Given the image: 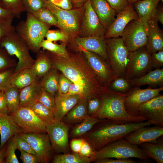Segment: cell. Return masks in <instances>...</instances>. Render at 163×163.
<instances>
[{"label":"cell","mask_w":163,"mask_h":163,"mask_svg":"<svg viewBox=\"0 0 163 163\" xmlns=\"http://www.w3.org/2000/svg\"><path fill=\"white\" fill-rule=\"evenodd\" d=\"M53 67L61 72L73 83L84 89L86 97H97L104 88L88 65L85 58L79 54L69 53L68 58L57 56L47 51Z\"/></svg>","instance_id":"6da1fadb"},{"label":"cell","mask_w":163,"mask_h":163,"mask_svg":"<svg viewBox=\"0 0 163 163\" xmlns=\"http://www.w3.org/2000/svg\"><path fill=\"white\" fill-rule=\"evenodd\" d=\"M151 125L148 120L121 123L108 119H102L82 137L96 151L111 142L124 138L137 129Z\"/></svg>","instance_id":"7a4b0ae2"},{"label":"cell","mask_w":163,"mask_h":163,"mask_svg":"<svg viewBox=\"0 0 163 163\" xmlns=\"http://www.w3.org/2000/svg\"><path fill=\"white\" fill-rule=\"evenodd\" d=\"M127 93L113 91L105 87L98 97L101 101V107L92 117L100 119H108L121 123L140 122L147 120L141 116L134 117L126 111L124 100Z\"/></svg>","instance_id":"3957f363"},{"label":"cell","mask_w":163,"mask_h":163,"mask_svg":"<svg viewBox=\"0 0 163 163\" xmlns=\"http://www.w3.org/2000/svg\"><path fill=\"white\" fill-rule=\"evenodd\" d=\"M50 27L40 21L32 14L27 12L26 20L19 22L15 30L27 43L30 50L37 53L40 50L41 43Z\"/></svg>","instance_id":"277c9868"},{"label":"cell","mask_w":163,"mask_h":163,"mask_svg":"<svg viewBox=\"0 0 163 163\" xmlns=\"http://www.w3.org/2000/svg\"><path fill=\"white\" fill-rule=\"evenodd\" d=\"M0 45L9 55L14 56L18 59L14 76L24 69L31 68L34 63L35 60L31 56L27 43L18 34L15 29L0 39Z\"/></svg>","instance_id":"5b68a950"},{"label":"cell","mask_w":163,"mask_h":163,"mask_svg":"<svg viewBox=\"0 0 163 163\" xmlns=\"http://www.w3.org/2000/svg\"><path fill=\"white\" fill-rule=\"evenodd\" d=\"M105 158H135L146 162L149 161L151 158L138 145L130 143L124 138L111 142L98 151H95V160Z\"/></svg>","instance_id":"8992f818"},{"label":"cell","mask_w":163,"mask_h":163,"mask_svg":"<svg viewBox=\"0 0 163 163\" xmlns=\"http://www.w3.org/2000/svg\"><path fill=\"white\" fill-rule=\"evenodd\" d=\"M45 7L54 14L60 30L66 34L69 38L79 36L82 19L83 6L70 10L60 8L45 0Z\"/></svg>","instance_id":"52a82bcc"},{"label":"cell","mask_w":163,"mask_h":163,"mask_svg":"<svg viewBox=\"0 0 163 163\" xmlns=\"http://www.w3.org/2000/svg\"><path fill=\"white\" fill-rule=\"evenodd\" d=\"M108 63L117 76L125 77L129 51L121 37L105 39Z\"/></svg>","instance_id":"ba28073f"},{"label":"cell","mask_w":163,"mask_h":163,"mask_svg":"<svg viewBox=\"0 0 163 163\" xmlns=\"http://www.w3.org/2000/svg\"><path fill=\"white\" fill-rule=\"evenodd\" d=\"M152 68L151 54L144 46L129 52L125 78L130 80L141 77L151 70Z\"/></svg>","instance_id":"9c48e42d"},{"label":"cell","mask_w":163,"mask_h":163,"mask_svg":"<svg viewBox=\"0 0 163 163\" xmlns=\"http://www.w3.org/2000/svg\"><path fill=\"white\" fill-rule=\"evenodd\" d=\"M148 25L138 20L129 22L125 28L121 38L129 52L146 46L148 39Z\"/></svg>","instance_id":"30bf717a"},{"label":"cell","mask_w":163,"mask_h":163,"mask_svg":"<svg viewBox=\"0 0 163 163\" xmlns=\"http://www.w3.org/2000/svg\"><path fill=\"white\" fill-rule=\"evenodd\" d=\"M8 114L24 133H47L46 123L28 107H20Z\"/></svg>","instance_id":"8fae6325"},{"label":"cell","mask_w":163,"mask_h":163,"mask_svg":"<svg viewBox=\"0 0 163 163\" xmlns=\"http://www.w3.org/2000/svg\"><path fill=\"white\" fill-rule=\"evenodd\" d=\"M81 52L88 65L96 75L103 86L108 87L111 82L117 77L107 62L98 55L77 47Z\"/></svg>","instance_id":"7c38bea8"},{"label":"cell","mask_w":163,"mask_h":163,"mask_svg":"<svg viewBox=\"0 0 163 163\" xmlns=\"http://www.w3.org/2000/svg\"><path fill=\"white\" fill-rule=\"evenodd\" d=\"M163 86L155 88L150 87L144 89L139 87H133L127 93L124 100L127 112L134 117H139L138 109L141 104L160 95Z\"/></svg>","instance_id":"4fadbf2b"},{"label":"cell","mask_w":163,"mask_h":163,"mask_svg":"<svg viewBox=\"0 0 163 163\" xmlns=\"http://www.w3.org/2000/svg\"><path fill=\"white\" fill-rule=\"evenodd\" d=\"M48 134L53 151L58 153H69V138L70 126L61 121L46 123Z\"/></svg>","instance_id":"5bb4252c"},{"label":"cell","mask_w":163,"mask_h":163,"mask_svg":"<svg viewBox=\"0 0 163 163\" xmlns=\"http://www.w3.org/2000/svg\"><path fill=\"white\" fill-rule=\"evenodd\" d=\"M83 6V12L79 36L104 38L106 30L93 9L90 0H87Z\"/></svg>","instance_id":"9a60e30c"},{"label":"cell","mask_w":163,"mask_h":163,"mask_svg":"<svg viewBox=\"0 0 163 163\" xmlns=\"http://www.w3.org/2000/svg\"><path fill=\"white\" fill-rule=\"evenodd\" d=\"M20 134L33 149L40 163H47L50 161L53 150L47 133H22Z\"/></svg>","instance_id":"2e32d148"},{"label":"cell","mask_w":163,"mask_h":163,"mask_svg":"<svg viewBox=\"0 0 163 163\" xmlns=\"http://www.w3.org/2000/svg\"><path fill=\"white\" fill-rule=\"evenodd\" d=\"M139 115L152 125L163 126V95L160 94L140 105Z\"/></svg>","instance_id":"e0dca14e"},{"label":"cell","mask_w":163,"mask_h":163,"mask_svg":"<svg viewBox=\"0 0 163 163\" xmlns=\"http://www.w3.org/2000/svg\"><path fill=\"white\" fill-rule=\"evenodd\" d=\"M163 135V126L155 125L142 126L131 132L124 138L136 145L145 142L155 143Z\"/></svg>","instance_id":"ac0fdd59"},{"label":"cell","mask_w":163,"mask_h":163,"mask_svg":"<svg viewBox=\"0 0 163 163\" xmlns=\"http://www.w3.org/2000/svg\"><path fill=\"white\" fill-rule=\"evenodd\" d=\"M137 13L132 4H129L117 17L106 30L104 38L108 39L121 37L127 25L133 20H138Z\"/></svg>","instance_id":"d6986e66"},{"label":"cell","mask_w":163,"mask_h":163,"mask_svg":"<svg viewBox=\"0 0 163 163\" xmlns=\"http://www.w3.org/2000/svg\"><path fill=\"white\" fill-rule=\"evenodd\" d=\"M72 39L77 47H81L87 50L98 55L108 63L105 38L77 36Z\"/></svg>","instance_id":"ffe728a7"},{"label":"cell","mask_w":163,"mask_h":163,"mask_svg":"<svg viewBox=\"0 0 163 163\" xmlns=\"http://www.w3.org/2000/svg\"><path fill=\"white\" fill-rule=\"evenodd\" d=\"M158 21L153 17L148 22V39L146 45L151 54L163 51V32L158 26Z\"/></svg>","instance_id":"44dd1931"},{"label":"cell","mask_w":163,"mask_h":163,"mask_svg":"<svg viewBox=\"0 0 163 163\" xmlns=\"http://www.w3.org/2000/svg\"><path fill=\"white\" fill-rule=\"evenodd\" d=\"M55 97L54 117L55 120L59 121H61L82 98L78 95H61L58 93L55 96Z\"/></svg>","instance_id":"7402d4cb"},{"label":"cell","mask_w":163,"mask_h":163,"mask_svg":"<svg viewBox=\"0 0 163 163\" xmlns=\"http://www.w3.org/2000/svg\"><path fill=\"white\" fill-rule=\"evenodd\" d=\"M90 2L101 23L107 30L115 18L116 11L106 0H90Z\"/></svg>","instance_id":"603a6c76"},{"label":"cell","mask_w":163,"mask_h":163,"mask_svg":"<svg viewBox=\"0 0 163 163\" xmlns=\"http://www.w3.org/2000/svg\"><path fill=\"white\" fill-rule=\"evenodd\" d=\"M24 133L8 115L0 113V148L6 144L12 137L18 134Z\"/></svg>","instance_id":"cb8c5ba5"},{"label":"cell","mask_w":163,"mask_h":163,"mask_svg":"<svg viewBox=\"0 0 163 163\" xmlns=\"http://www.w3.org/2000/svg\"><path fill=\"white\" fill-rule=\"evenodd\" d=\"M88 116L87 98L83 97L81 98L62 121L70 126L75 125L81 123Z\"/></svg>","instance_id":"d4e9b609"},{"label":"cell","mask_w":163,"mask_h":163,"mask_svg":"<svg viewBox=\"0 0 163 163\" xmlns=\"http://www.w3.org/2000/svg\"><path fill=\"white\" fill-rule=\"evenodd\" d=\"M161 0H140L133 4L138 17V20L147 23L155 16L159 2Z\"/></svg>","instance_id":"484cf974"},{"label":"cell","mask_w":163,"mask_h":163,"mask_svg":"<svg viewBox=\"0 0 163 163\" xmlns=\"http://www.w3.org/2000/svg\"><path fill=\"white\" fill-rule=\"evenodd\" d=\"M130 81L133 87H140L148 85L163 86V68L151 70L144 75Z\"/></svg>","instance_id":"4316f807"},{"label":"cell","mask_w":163,"mask_h":163,"mask_svg":"<svg viewBox=\"0 0 163 163\" xmlns=\"http://www.w3.org/2000/svg\"><path fill=\"white\" fill-rule=\"evenodd\" d=\"M42 86L40 80L19 90L20 107H28L37 100Z\"/></svg>","instance_id":"83f0119b"},{"label":"cell","mask_w":163,"mask_h":163,"mask_svg":"<svg viewBox=\"0 0 163 163\" xmlns=\"http://www.w3.org/2000/svg\"><path fill=\"white\" fill-rule=\"evenodd\" d=\"M52 61L46 51L40 50L31 69L39 79L42 78L53 67Z\"/></svg>","instance_id":"f1b7e54d"},{"label":"cell","mask_w":163,"mask_h":163,"mask_svg":"<svg viewBox=\"0 0 163 163\" xmlns=\"http://www.w3.org/2000/svg\"><path fill=\"white\" fill-rule=\"evenodd\" d=\"M58 71L56 68L53 67L40 80L42 87L54 96L58 93L59 75Z\"/></svg>","instance_id":"f546056e"},{"label":"cell","mask_w":163,"mask_h":163,"mask_svg":"<svg viewBox=\"0 0 163 163\" xmlns=\"http://www.w3.org/2000/svg\"><path fill=\"white\" fill-rule=\"evenodd\" d=\"M39 80L31 68H27L21 71L14 76L12 86L21 89Z\"/></svg>","instance_id":"4dcf8cb0"},{"label":"cell","mask_w":163,"mask_h":163,"mask_svg":"<svg viewBox=\"0 0 163 163\" xmlns=\"http://www.w3.org/2000/svg\"><path fill=\"white\" fill-rule=\"evenodd\" d=\"M102 119L88 116L81 123L74 126L69 132V137L73 139L82 137Z\"/></svg>","instance_id":"1f68e13d"},{"label":"cell","mask_w":163,"mask_h":163,"mask_svg":"<svg viewBox=\"0 0 163 163\" xmlns=\"http://www.w3.org/2000/svg\"><path fill=\"white\" fill-rule=\"evenodd\" d=\"M141 150L150 158L158 163H163V140L158 139L155 143L145 142L138 145Z\"/></svg>","instance_id":"d6a6232c"},{"label":"cell","mask_w":163,"mask_h":163,"mask_svg":"<svg viewBox=\"0 0 163 163\" xmlns=\"http://www.w3.org/2000/svg\"><path fill=\"white\" fill-rule=\"evenodd\" d=\"M27 107L45 123H50L55 120L53 110L46 107L38 100L32 102Z\"/></svg>","instance_id":"836d02e7"},{"label":"cell","mask_w":163,"mask_h":163,"mask_svg":"<svg viewBox=\"0 0 163 163\" xmlns=\"http://www.w3.org/2000/svg\"><path fill=\"white\" fill-rule=\"evenodd\" d=\"M53 163H90L94 162L92 158L83 157L73 153H59L55 155L52 161Z\"/></svg>","instance_id":"e575fe53"},{"label":"cell","mask_w":163,"mask_h":163,"mask_svg":"<svg viewBox=\"0 0 163 163\" xmlns=\"http://www.w3.org/2000/svg\"><path fill=\"white\" fill-rule=\"evenodd\" d=\"M20 89L11 87L4 92L8 113L14 112L20 107Z\"/></svg>","instance_id":"d590c367"},{"label":"cell","mask_w":163,"mask_h":163,"mask_svg":"<svg viewBox=\"0 0 163 163\" xmlns=\"http://www.w3.org/2000/svg\"><path fill=\"white\" fill-rule=\"evenodd\" d=\"M40 47L59 56L65 58L69 57V53L64 44H58L47 39H44L41 43Z\"/></svg>","instance_id":"8d00e7d4"},{"label":"cell","mask_w":163,"mask_h":163,"mask_svg":"<svg viewBox=\"0 0 163 163\" xmlns=\"http://www.w3.org/2000/svg\"><path fill=\"white\" fill-rule=\"evenodd\" d=\"M39 20L47 25L58 27V22L53 13L44 7L32 14Z\"/></svg>","instance_id":"74e56055"},{"label":"cell","mask_w":163,"mask_h":163,"mask_svg":"<svg viewBox=\"0 0 163 163\" xmlns=\"http://www.w3.org/2000/svg\"><path fill=\"white\" fill-rule=\"evenodd\" d=\"M133 87L130 80L125 77L117 76L111 82L108 88L115 92L126 93Z\"/></svg>","instance_id":"f35d334b"},{"label":"cell","mask_w":163,"mask_h":163,"mask_svg":"<svg viewBox=\"0 0 163 163\" xmlns=\"http://www.w3.org/2000/svg\"><path fill=\"white\" fill-rule=\"evenodd\" d=\"M4 7L9 10L14 18H20L25 11L21 0H1Z\"/></svg>","instance_id":"ab89813d"},{"label":"cell","mask_w":163,"mask_h":163,"mask_svg":"<svg viewBox=\"0 0 163 163\" xmlns=\"http://www.w3.org/2000/svg\"><path fill=\"white\" fill-rule=\"evenodd\" d=\"M17 65L16 60L0 45V72L15 67Z\"/></svg>","instance_id":"60d3db41"},{"label":"cell","mask_w":163,"mask_h":163,"mask_svg":"<svg viewBox=\"0 0 163 163\" xmlns=\"http://www.w3.org/2000/svg\"><path fill=\"white\" fill-rule=\"evenodd\" d=\"M14 69L12 68L0 72V91L5 92L12 86Z\"/></svg>","instance_id":"b9f144b4"},{"label":"cell","mask_w":163,"mask_h":163,"mask_svg":"<svg viewBox=\"0 0 163 163\" xmlns=\"http://www.w3.org/2000/svg\"><path fill=\"white\" fill-rule=\"evenodd\" d=\"M5 153L4 163H19L15 152L17 147L13 137L8 142Z\"/></svg>","instance_id":"7bdbcfd3"},{"label":"cell","mask_w":163,"mask_h":163,"mask_svg":"<svg viewBox=\"0 0 163 163\" xmlns=\"http://www.w3.org/2000/svg\"><path fill=\"white\" fill-rule=\"evenodd\" d=\"M25 11L33 14L45 7V0H21Z\"/></svg>","instance_id":"ee69618b"},{"label":"cell","mask_w":163,"mask_h":163,"mask_svg":"<svg viewBox=\"0 0 163 163\" xmlns=\"http://www.w3.org/2000/svg\"><path fill=\"white\" fill-rule=\"evenodd\" d=\"M45 37L52 42L61 41L66 42L69 39V37L61 30H49L46 33Z\"/></svg>","instance_id":"f6af8a7d"},{"label":"cell","mask_w":163,"mask_h":163,"mask_svg":"<svg viewBox=\"0 0 163 163\" xmlns=\"http://www.w3.org/2000/svg\"><path fill=\"white\" fill-rule=\"evenodd\" d=\"M37 100L46 107L54 110L55 106V96L42 87Z\"/></svg>","instance_id":"bcb514c9"},{"label":"cell","mask_w":163,"mask_h":163,"mask_svg":"<svg viewBox=\"0 0 163 163\" xmlns=\"http://www.w3.org/2000/svg\"><path fill=\"white\" fill-rule=\"evenodd\" d=\"M13 138L17 146V149L36 155L35 152L28 142L20 134L15 135L13 136Z\"/></svg>","instance_id":"7dc6e473"},{"label":"cell","mask_w":163,"mask_h":163,"mask_svg":"<svg viewBox=\"0 0 163 163\" xmlns=\"http://www.w3.org/2000/svg\"><path fill=\"white\" fill-rule=\"evenodd\" d=\"M14 18H0V39L15 29V27L12 25Z\"/></svg>","instance_id":"c3c4849f"},{"label":"cell","mask_w":163,"mask_h":163,"mask_svg":"<svg viewBox=\"0 0 163 163\" xmlns=\"http://www.w3.org/2000/svg\"><path fill=\"white\" fill-rule=\"evenodd\" d=\"M88 111L89 116H92L96 113L101 105V101L98 97L92 96L87 98Z\"/></svg>","instance_id":"681fc988"},{"label":"cell","mask_w":163,"mask_h":163,"mask_svg":"<svg viewBox=\"0 0 163 163\" xmlns=\"http://www.w3.org/2000/svg\"><path fill=\"white\" fill-rule=\"evenodd\" d=\"M72 82L62 73L59 74L58 93L61 95L67 94L69 86Z\"/></svg>","instance_id":"f907efd6"},{"label":"cell","mask_w":163,"mask_h":163,"mask_svg":"<svg viewBox=\"0 0 163 163\" xmlns=\"http://www.w3.org/2000/svg\"><path fill=\"white\" fill-rule=\"evenodd\" d=\"M78 154L84 157L92 158L94 162L95 160V151L85 139Z\"/></svg>","instance_id":"816d5d0a"},{"label":"cell","mask_w":163,"mask_h":163,"mask_svg":"<svg viewBox=\"0 0 163 163\" xmlns=\"http://www.w3.org/2000/svg\"><path fill=\"white\" fill-rule=\"evenodd\" d=\"M152 68L160 69L163 66V51L151 53Z\"/></svg>","instance_id":"f5cc1de1"},{"label":"cell","mask_w":163,"mask_h":163,"mask_svg":"<svg viewBox=\"0 0 163 163\" xmlns=\"http://www.w3.org/2000/svg\"><path fill=\"white\" fill-rule=\"evenodd\" d=\"M118 14L125 9L129 4L126 0H106Z\"/></svg>","instance_id":"db71d44e"},{"label":"cell","mask_w":163,"mask_h":163,"mask_svg":"<svg viewBox=\"0 0 163 163\" xmlns=\"http://www.w3.org/2000/svg\"><path fill=\"white\" fill-rule=\"evenodd\" d=\"M21 152L20 158L24 163H40V160L35 155L30 153L22 150Z\"/></svg>","instance_id":"11a10c76"},{"label":"cell","mask_w":163,"mask_h":163,"mask_svg":"<svg viewBox=\"0 0 163 163\" xmlns=\"http://www.w3.org/2000/svg\"><path fill=\"white\" fill-rule=\"evenodd\" d=\"M137 161L131 158L117 159L105 158L97 159L94 162L96 163H136Z\"/></svg>","instance_id":"9f6ffc18"},{"label":"cell","mask_w":163,"mask_h":163,"mask_svg":"<svg viewBox=\"0 0 163 163\" xmlns=\"http://www.w3.org/2000/svg\"><path fill=\"white\" fill-rule=\"evenodd\" d=\"M67 94L78 95L82 97H86L83 88L79 85L73 82L69 86Z\"/></svg>","instance_id":"6f0895ef"},{"label":"cell","mask_w":163,"mask_h":163,"mask_svg":"<svg viewBox=\"0 0 163 163\" xmlns=\"http://www.w3.org/2000/svg\"><path fill=\"white\" fill-rule=\"evenodd\" d=\"M56 6L64 9L70 10L74 8L71 0H48Z\"/></svg>","instance_id":"680465c9"},{"label":"cell","mask_w":163,"mask_h":163,"mask_svg":"<svg viewBox=\"0 0 163 163\" xmlns=\"http://www.w3.org/2000/svg\"><path fill=\"white\" fill-rule=\"evenodd\" d=\"M84 140L82 137L72 139L70 142V145L73 153L79 154Z\"/></svg>","instance_id":"91938a15"},{"label":"cell","mask_w":163,"mask_h":163,"mask_svg":"<svg viewBox=\"0 0 163 163\" xmlns=\"http://www.w3.org/2000/svg\"><path fill=\"white\" fill-rule=\"evenodd\" d=\"M0 113L8 114L5 96L4 92L0 91Z\"/></svg>","instance_id":"94428289"},{"label":"cell","mask_w":163,"mask_h":163,"mask_svg":"<svg viewBox=\"0 0 163 163\" xmlns=\"http://www.w3.org/2000/svg\"><path fill=\"white\" fill-rule=\"evenodd\" d=\"M13 18L14 17L12 13L8 10L5 8L2 3L0 2V18Z\"/></svg>","instance_id":"6125c7cd"},{"label":"cell","mask_w":163,"mask_h":163,"mask_svg":"<svg viewBox=\"0 0 163 163\" xmlns=\"http://www.w3.org/2000/svg\"><path fill=\"white\" fill-rule=\"evenodd\" d=\"M154 16L158 21L160 22L163 25V8L162 7H157Z\"/></svg>","instance_id":"be15d7a7"},{"label":"cell","mask_w":163,"mask_h":163,"mask_svg":"<svg viewBox=\"0 0 163 163\" xmlns=\"http://www.w3.org/2000/svg\"><path fill=\"white\" fill-rule=\"evenodd\" d=\"M74 8L82 7L84 3L88 0H71Z\"/></svg>","instance_id":"e7e4bbea"},{"label":"cell","mask_w":163,"mask_h":163,"mask_svg":"<svg viewBox=\"0 0 163 163\" xmlns=\"http://www.w3.org/2000/svg\"><path fill=\"white\" fill-rule=\"evenodd\" d=\"M7 144L2 148H0V163H4Z\"/></svg>","instance_id":"03108f58"},{"label":"cell","mask_w":163,"mask_h":163,"mask_svg":"<svg viewBox=\"0 0 163 163\" xmlns=\"http://www.w3.org/2000/svg\"><path fill=\"white\" fill-rule=\"evenodd\" d=\"M129 4H133L134 3L140 0H126Z\"/></svg>","instance_id":"003e7915"}]
</instances>
